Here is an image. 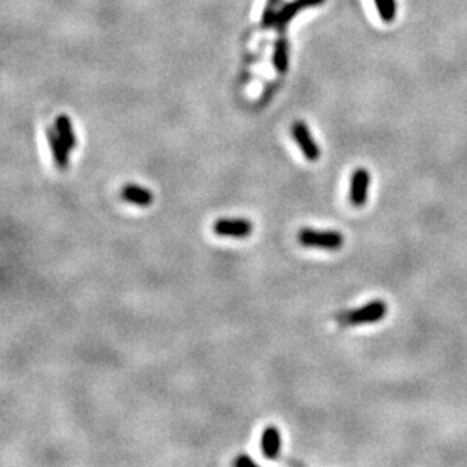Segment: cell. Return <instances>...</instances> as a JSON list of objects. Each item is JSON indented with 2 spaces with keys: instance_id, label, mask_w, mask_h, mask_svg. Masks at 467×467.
Wrapping results in <instances>:
<instances>
[{
  "instance_id": "4fadbf2b",
  "label": "cell",
  "mask_w": 467,
  "mask_h": 467,
  "mask_svg": "<svg viewBox=\"0 0 467 467\" xmlns=\"http://www.w3.org/2000/svg\"><path fill=\"white\" fill-rule=\"evenodd\" d=\"M377 5V11L384 23L393 22L396 15V2L395 0H373Z\"/></svg>"
},
{
  "instance_id": "5bb4252c",
  "label": "cell",
  "mask_w": 467,
  "mask_h": 467,
  "mask_svg": "<svg viewBox=\"0 0 467 467\" xmlns=\"http://www.w3.org/2000/svg\"><path fill=\"white\" fill-rule=\"evenodd\" d=\"M233 464L235 466H258V463H255L253 459H251V457L250 455H239V457H237V459L233 461Z\"/></svg>"
},
{
  "instance_id": "7c38bea8",
  "label": "cell",
  "mask_w": 467,
  "mask_h": 467,
  "mask_svg": "<svg viewBox=\"0 0 467 467\" xmlns=\"http://www.w3.org/2000/svg\"><path fill=\"white\" fill-rule=\"evenodd\" d=\"M281 0H267V3H265V8H263V13H262V27L263 29H269V27H274V24H276V18H277V14L281 8Z\"/></svg>"
},
{
  "instance_id": "9c48e42d",
  "label": "cell",
  "mask_w": 467,
  "mask_h": 467,
  "mask_svg": "<svg viewBox=\"0 0 467 467\" xmlns=\"http://www.w3.org/2000/svg\"><path fill=\"white\" fill-rule=\"evenodd\" d=\"M120 195L124 201L135 206H140V207H149L153 203V192L147 188L140 186V185H135V183H127V185L123 186Z\"/></svg>"
},
{
  "instance_id": "8fae6325",
  "label": "cell",
  "mask_w": 467,
  "mask_h": 467,
  "mask_svg": "<svg viewBox=\"0 0 467 467\" xmlns=\"http://www.w3.org/2000/svg\"><path fill=\"white\" fill-rule=\"evenodd\" d=\"M54 129H57L61 140L66 142L70 150H75L77 147V136L75 133V129H73V123L67 115L62 114L57 117V120H54Z\"/></svg>"
},
{
  "instance_id": "52a82bcc",
  "label": "cell",
  "mask_w": 467,
  "mask_h": 467,
  "mask_svg": "<svg viewBox=\"0 0 467 467\" xmlns=\"http://www.w3.org/2000/svg\"><path fill=\"white\" fill-rule=\"evenodd\" d=\"M45 136H47V142L50 145V150H52V158L54 165H57V168L61 171H66L68 168V163H70V149L61 140V136L58 135L57 129L54 127H47V131H45Z\"/></svg>"
},
{
  "instance_id": "5b68a950",
  "label": "cell",
  "mask_w": 467,
  "mask_h": 467,
  "mask_svg": "<svg viewBox=\"0 0 467 467\" xmlns=\"http://www.w3.org/2000/svg\"><path fill=\"white\" fill-rule=\"evenodd\" d=\"M324 2L325 0H292V2L285 3L280 8L274 27H276L279 34H283L286 29V26L292 22V18H294L297 14L304 11V9L323 5Z\"/></svg>"
},
{
  "instance_id": "3957f363",
  "label": "cell",
  "mask_w": 467,
  "mask_h": 467,
  "mask_svg": "<svg viewBox=\"0 0 467 467\" xmlns=\"http://www.w3.org/2000/svg\"><path fill=\"white\" fill-rule=\"evenodd\" d=\"M212 230L218 236L242 239L253 233L254 225L250 219L245 218H219L214 223Z\"/></svg>"
},
{
  "instance_id": "7a4b0ae2",
  "label": "cell",
  "mask_w": 467,
  "mask_h": 467,
  "mask_svg": "<svg viewBox=\"0 0 467 467\" xmlns=\"http://www.w3.org/2000/svg\"><path fill=\"white\" fill-rule=\"evenodd\" d=\"M298 244L307 249H323L328 251H336L342 249L345 237L341 232L336 230H315V228H301L297 235Z\"/></svg>"
},
{
  "instance_id": "ba28073f",
  "label": "cell",
  "mask_w": 467,
  "mask_h": 467,
  "mask_svg": "<svg viewBox=\"0 0 467 467\" xmlns=\"http://www.w3.org/2000/svg\"><path fill=\"white\" fill-rule=\"evenodd\" d=\"M260 450L265 459L276 460L281 452V434L280 429L274 425H269L263 429L260 437Z\"/></svg>"
},
{
  "instance_id": "277c9868",
  "label": "cell",
  "mask_w": 467,
  "mask_h": 467,
  "mask_svg": "<svg viewBox=\"0 0 467 467\" xmlns=\"http://www.w3.org/2000/svg\"><path fill=\"white\" fill-rule=\"evenodd\" d=\"M292 135L299 147L301 153L309 162H316L320 158V149L311 136L309 127L304 121H297L292 126Z\"/></svg>"
},
{
  "instance_id": "8992f818",
  "label": "cell",
  "mask_w": 467,
  "mask_h": 467,
  "mask_svg": "<svg viewBox=\"0 0 467 467\" xmlns=\"http://www.w3.org/2000/svg\"><path fill=\"white\" fill-rule=\"evenodd\" d=\"M369 185H371L369 171L364 168L355 170L350 185V201L354 207H363L366 205L369 194Z\"/></svg>"
},
{
  "instance_id": "30bf717a",
  "label": "cell",
  "mask_w": 467,
  "mask_h": 467,
  "mask_svg": "<svg viewBox=\"0 0 467 467\" xmlns=\"http://www.w3.org/2000/svg\"><path fill=\"white\" fill-rule=\"evenodd\" d=\"M272 64L274 68L280 75H285L289 70V44L285 36V32L277 36L276 44H274V53H272Z\"/></svg>"
},
{
  "instance_id": "6da1fadb",
  "label": "cell",
  "mask_w": 467,
  "mask_h": 467,
  "mask_svg": "<svg viewBox=\"0 0 467 467\" xmlns=\"http://www.w3.org/2000/svg\"><path fill=\"white\" fill-rule=\"evenodd\" d=\"M387 311H389V306L384 303L383 299H375L359 309L346 310V311H342V313L336 315V323L343 327L375 324L386 318Z\"/></svg>"
}]
</instances>
